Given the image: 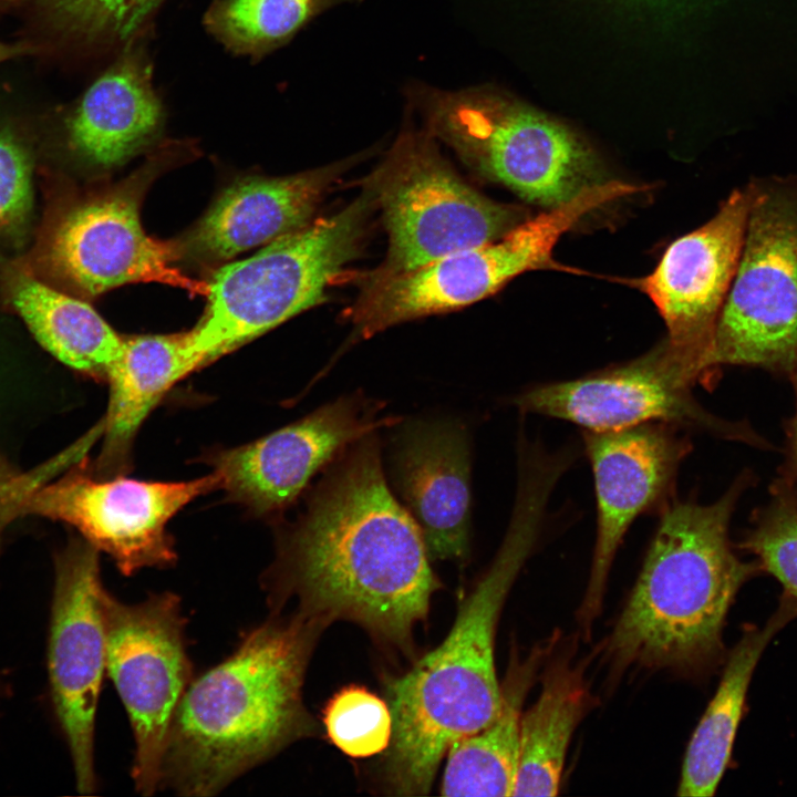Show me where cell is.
I'll use <instances>...</instances> for the list:
<instances>
[{"label": "cell", "mask_w": 797, "mask_h": 797, "mask_svg": "<svg viewBox=\"0 0 797 797\" xmlns=\"http://www.w3.org/2000/svg\"><path fill=\"white\" fill-rule=\"evenodd\" d=\"M328 466L262 577L271 614L293 600L324 625L351 621L408 653L441 583L417 524L387 485L376 431Z\"/></svg>", "instance_id": "cell-1"}, {"label": "cell", "mask_w": 797, "mask_h": 797, "mask_svg": "<svg viewBox=\"0 0 797 797\" xmlns=\"http://www.w3.org/2000/svg\"><path fill=\"white\" fill-rule=\"evenodd\" d=\"M556 485V476L547 469L519 472L505 538L487 571L459 604L448 634L404 674L386 682L393 733L383 782L390 794H428L448 748L496 717L501 704L495 665L497 624L515 580L536 548Z\"/></svg>", "instance_id": "cell-2"}, {"label": "cell", "mask_w": 797, "mask_h": 797, "mask_svg": "<svg viewBox=\"0 0 797 797\" xmlns=\"http://www.w3.org/2000/svg\"><path fill=\"white\" fill-rule=\"evenodd\" d=\"M325 627L299 612L271 614L227 659L193 680L169 728L161 787L184 796L216 795L312 735L302 685Z\"/></svg>", "instance_id": "cell-3"}, {"label": "cell", "mask_w": 797, "mask_h": 797, "mask_svg": "<svg viewBox=\"0 0 797 797\" xmlns=\"http://www.w3.org/2000/svg\"><path fill=\"white\" fill-rule=\"evenodd\" d=\"M752 479L743 473L711 504H664L636 581L601 645L612 675L643 669L698 679L725 660L728 610L762 570L757 560L736 556L728 530Z\"/></svg>", "instance_id": "cell-4"}, {"label": "cell", "mask_w": 797, "mask_h": 797, "mask_svg": "<svg viewBox=\"0 0 797 797\" xmlns=\"http://www.w3.org/2000/svg\"><path fill=\"white\" fill-rule=\"evenodd\" d=\"M375 209L363 187L338 213L221 267L208 283L206 310L190 330L196 351L208 363L321 303L359 255Z\"/></svg>", "instance_id": "cell-5"}, {"label": "cell", "mask_w": 797, "mask_h": 797, "mask_svg": "<svg viewBox=\"0 0 797 797\" xmlns=\"http://www.w3.org/2000/svg\"><path fill=\"white\" fill-rule=\"evenodd\" d=\"M408 97L434 138L529 201L552 208L600 182L593 157L566 128L486 89L417 83Z\"/></svg>", "instance_id": "cell-6"}, {"label": "cell", "mask_w": 797, "mask_h": 797, "mask_svg": "<svg viewBox=\"0 0 797 797\" xmlns=\"http://www.w3.org/2000/svg\"><path fill=\"white\" fill-rule=\"evenodd\" d=\"M629 194L628 183L599 182L495 241L411 271L366 275L350 311L354 337L366 339L405 321L464 308L525 271L556 266L552 250L565 232L590 211Z\"/></svg>", "instance_id": "cell-7"}, {"label": "cell", "mask_w": 797, "mask_h": 797, "mask_svg": "<svg viewBox=\"0 0 797 797\" xmlns=\"http://www.w3.org/2000/svg\"><path fill=\"white\" fill-rule=\"evenodd\" d=\"M737 268L706 366L797 369V177L755 179Z\"/></svg>", "instance_id": "cell-8"}, {"label": "cell", "mask_w": 797, "mask_h": 797, "mask_svg": "<svg viewBox=\"0 0 797 797\" xmlns=\"http://www.w3.org/2000/svg\"><path fill=\"white\" fill-rule=\"evenodd\" d=\"M389 235L375 273L411 271L447 255L495 241L522 222L524 211L466 184L427 132L400 134L365 180Z\"/></svg>", "instance_id": "cell-9"}, {"label": "cell", "mask_w": 797, "mask_h": 797, "mask_svg": "<svg viewBox=\"0 0 797 797\" xmlns=\"http://www.w3.org/2000/svg\"><path fill=\"white\" fill-rule=\"evenodd\" d=\"M106 672L125 706L135 742L132 778L142 795L161 788L162 762L173 717L193 681L180 600L153 593L124 603L101 597Z\"/></svg>", "instance_id": "cell-10"}, {"label": "cell", "mask_w": 797, "mask_h": 797, "mask_svg": "<svg viewBox=\"0 0 797 797\" xmlns=\"http://www.w3.org/2000/svg\"><path fill=\"white\" fill-rule=\"evenodd\" d=\"M700 366L665 338L648 353L586 376L539 384L513 400L524 414L563 420L587 432L665 423L764 447L753 429L705 410L693 395Z\"/></svg>", "instance_id": "cell-11"}, {"label": "cell", "mask_w": 797, "mask_h": 797, "mask_svg": "<svg viewBox=\"0 0 797 797\" xmlns=\"http://www.w3.org/2000/svg\"><path fill=\"white\" fill-rule=\"evenodd\" d=\"M220 488L213 472L182 482H149L80 473L41 484L23 499L21 515L66 522L106 552L124 576L176 560L168 521L187 504Z\"/></svg>", "instance_id": "cell-12"}, {"label": "cell", "mask_w": 797, "mask_h": 797, "mask_svg": "<svg viewBox=\"0 0 797 797\" xmlns=\"http://www.w3.org/2000/svg\"><path fill=\"white\" fill-rule=\"evenodd\" d=\"M158 166L149 163L126 179L72 204L56 222L46 263L56 279L93 297L133 282H161L207 294L208 283L175 266L176 248L146 235L139 207Z\"/></svg>", "instance_id": "cell-13"}, {"label": "cell", "mask_w": 797, "mask_h": 797, "mask_svg": "<svg viewBox=\"0 0 797 797\" xmlns=\"http://www.w3.org/2000/svg\"><path fill=\"white\" fill-rule=\"evenodd\" d=\"M103 589L99 550L86 540L73 539L55 557L48 674L81 794L97 787L94 728L106 671Z\"/></svg>", "instance_id": "cell-14"}, {"label": "cell", "mask_w": 797, "mask_h": 797, "mask_svg": "<svg viewBox=\"0 0 797 797\" xmlns=\"http://www.w3.org/2000/svg\"><path fill=\"white\" fill-rule=\"evenodd\" d=\"M597 501L592 562L577 621L588 640L601 614L615 553L642 514L667 501L679 468L691 452L683 429L665 423L583 432Z\"/></svg>", "instance_id": "cell-15"}, {"label": "cell", "mask_w": 797, "mask_h": 797, "mask_svg": "<svg viewBox=\"0 0 797 797\" xmlns=\"http://www.w3.org/2000/svg\"><path fill=\"white\" fill-rule=\"evenodd\" d=\"M358 395L340 397L255 442L215 453L209 462L231 500L258 515L289 506L319 469L361 436L391 425Z\"/></svg>", "instance_id": "cell-16"}, {"label": "cell", "mask_w": 797, "mask_h": 797, "mask_svg": "<svg viewBox=\"0 0 797 797\" xmlns=\"http://www.w3.org/2000/svg\"><path fill=\"white\" fill-rule=\"evenodd\" d=\"M749 195L735 189L698 229L676 239L638 281L661 314L667 341L704 375L716 324L743 246Z\"/></svg>", "instance_id": "cell-17"}, {"label": "cell", "mask_w": 797, "mask_h": 797, "mask_svg": "<svg viewBox=\"0 0 797 797\" xmlns=\"http://www.w3.org/2000/svg\"><path fill=\"white\" fill-rule=\"evenodd\" d=\"M470 453L465 427L451 420L413 421L392 442L391 472L431 560L469 556Z\"/></svg>", "instance_id": "cell-18"}, {"label": "cell", "mask_w": 797, "mask_h": 797, "mask_svg": "<svg viewBox=\"0 0 797 797\" xmlns=\"http://www.w3.org/2000/svg\"><path fill=\"white\" fill-rule=\"evenodd\" d=\"M144 37L115 54L68 114L69 146L93 167L112 169L124 165L163 130L165 110L153 82Z\"/></svg>", "instance_id": "cell-19"}, {"label": "cell", "mask_w": 797, "mask_h": 797, "mask_svg": "<svg viewBox=\"0 0 797 797\" xmlns=\"http://www.w3.org/2000/svg\"><path fill=\"white\" fill-rule=\"evenodd\" d=\"M342 164L284 177H247L229 185L187 238L203 260L220 261L267 245L310 222Z\"/></svg>", "instance_id": "cell-20"}, {"label": "cell", "mask_w": 797, "mask_h": 797, "mask_svg": "<svg viewBox=\"0 0 797 797\" xmlns=\"http://www.w3.org/2000/svg\"><path fill=\"white\" fill-rule=\"evenodd\" d=\"M190 331L124 338L105 380L110 386L103 422L100 477L116 476L128 465L136 433L168 390L203 366Z\"/></svg>", "instance_id": "cell-21"}, {"label": "cell", "mask_w": 797, "mask_h": 797, "mask_svg": "<svg viewBox=\"0 0 797 797\" xmlns=\"http://www.w3.org/2000/svg\"><path fill=\"white\" fill-rule=\"evenodd\" d=\"M559 642L540 670L538 698L521 714L513 796L558 794L572 735L594 706L586 673L589 659L576 660L575 640Z\"/></svg>", "instance_id": "cell-22"}, {"label": "cell", "mask_w": 797, "mask_h": 797, "mask_svg": "<svg viewBox=\"0 0 797 797\" xmlns=\"http://www.w3.org/2000/svg\"><path fill=\"white\" fill-rule=\"evenodd\" d=\"M560 640L559 632L520 656L511 648L501 704L484 728L456 741L446 753L444 796H513L519 763L520 720L529 690Z\"/></svg>", "instance_id": "cell-23"}, {"label": "cell", "mask_w": 797, "mask_h": 797, "mask_svg": "<svg viewBox=\"0 0 797 797\" xmlns=\"http://www.w3.org/2000/svg\"><path fill=\"white\" fill-rule=\"evenodd\" d=\"M797 617V600L783 594L763 627L746 625L726 655L722 679L683 759L679 796H713L728 765L753 672L768 643Z\"/></svg>", "instance_id": "cell-24"}, {"label": "cell", "mask_w": 797, "mask_h": 797, "mask_svg": "<svg viewBox=\"0 0 797 797\" xmlns=\"http://www.w3.org/2000/svg\"><path fill=\"white\" fill-rule=\"evenodd\" d=\"M12 302L49 353L79 372L105 380L124 339L90 304L30 277L15 282Z\"/></svg>", "instance_id": "cell-25"}, {"label": "cell", "mask_w": 797, "mask_h": 797, "mask_svg": "<svg viewBox=\"0 0 797 797\" xmlns=\"http://www.w3.org/2000/svg\"><path fill=\"white\" fill-rule=\"evenodd\" d=\"M361 0H215L206 30L228 51L258 59L289 42L322 12Z\"/></svg>", "instance_id": "cell-26"}, {"label": "cell", "mask_w": 797, "mask_h": 797, "mask_svg": "<svg viewBox=\"0 0 797 797\" xmlns=\"http://www.w3.org/2000/svg\"><path fill=\"white\" fill-rule=\"evenodd\" d=\"M164 0H39L61 41L89 53H117L146 35Z\"/></svg>", "instance_id": "cell-27"}, {"label": "cell", "mask_w": 797, "mask_h": 797, "mask_svg": "<svg viewBox=\"0 0 797 797\" xmlns=\"http://www.w3.org/2000/svg\"><path fill=\"white\" fill-rule=\"evenodd\" d=\"M322 722L329 741L354 758L385 753L391 743L393 720L387 702L361 686L337 692L323 710Z\"/></svg>", "instance_id": "cell-28"}, {"label": "cell", "mask_w": 797, "mask_h": 797, "mask_svg": "<svg viewBox=\"0 0 797 797\" xmlns=\"http://www.w3.org/2000/svg\"><path fill=\"white\" fill-rule=\"evenodd\" d=\"M794 484L780 478L773 497L755 516L742 546L756 556L762 570L774 576L784 594L797 600V503Z\"/></svg>", "instance_id": "cell-29"}, {"label": "cell", "mask_w": 797, "mask_h": 797, "mask_svg": "<svg viewBox=\"0 0 797 797\" xmlns=\"http://www.w3.org/2000/svg\"><path fill=\"white\" fill-rule=\"evenodd\" d=\"M32 201L28 155L21 144L0 128V236L24 226Z\"/></svg>", "instance_id": "cell-30"}, {"label": "cell", "mask_w": 797, "mask_h": 797, "mask_svg": "<svg viewBox=\"0 0 797 797\" xmlns=\"http://www.w3.org/2000/svg\"><path fill=\"white\" fill-rule=\"evenodd\" d=\"M45 470L32 475L21 474L0 457V499L27 495L45 479Z\"/></svg>", "instance_id": "cell-31"}, {"label": "cell", "mask_w": 797, "mask_h": 797, "mask_svg": "<svg viewBox=\"0 0 797 797\" xmlns=\"http://www.w3.org/2000/svg\"><path fill=\"white\" fill-rule=\"evenodd\" d=\"M791 381L794 383L797 402V369L790 373ZM787 456L783 469V479L795 484L797 480V405L796 414L790 421V425L787 432Z\"/></svg>", "instance_id": "cell-32"}, {"label": "cell", "mask_w": 797, "mask_h": 797, "mask_svg": "<svg viewBox=\"0 0 797 797\" xmlns=\"http://www.w3.org/2000/svg\"><path fill=\"white\" fill-rule=\"evenodd\" d=\"M24 496L0 499V527L20 516V508Z\"/></svg>", "instance_id": "cell-33"}, {"label": "cell", "mask_w": 797, "mask_h": 797, "mask_svg": "<svg viewBox=\"0 0 797 797\" xmlns=\"http://www.w3.org/2000/svg\"><path fill=\"white\" fill-rule=\"evenodd\" d=\"M28 52L24 45L0 43V63Z\"/></svg>", "instance_id": "cell-34"}, {"label": "cell", "mask_w": 797, "mask_h": 797, "mask_svg": "<svg viewBox=\"0 0 797 797\" xmlns=\"http://www.w3.org/2000/svg\"><path fill=\"white\" fill-rule=\"evenodd\" d=\"M11 1H12V0H0V8L7 6V4H8L9 2H11Z\"/></svg>", "instance_id": "cell-35"}, {"label": "cell", "mask_w": 797, "mask_h": 797, "mask_svg": "<svg viewBox=\"0 0 797 797\" xmlns=\"http://www.w3.org/2000/svg\"><path fill=\"white\" fill-rule=\"evenodd\" d=\"M2 692H3V680L1 679V673H0V694Z\"/></svg>", "instance_id": "cell-36"}, {"label": "cell", "mask_w": 797, "mask_h": 797, "mask_svg": "<svg viewBox=\"0 0 797 797\" xmlns=\"http://www.w3.org/2000/svg\"><path fill=\"white\" fill-rule=\"evenodd\" d=\"M793 494H794L795 500L797 503V489H795V485L793 486Z\"/></svg>", "instance_id": "cell-37"}, {"label": "cell", "mask_w": 797, "mask_h": 797, "mask_svg": "<svg viewBox=\"0 0 797 797\" xmlns=\"http://www.w3.org/2000/svg\"><path fill=\"white\" fill-rule=\"evenodd\" d=\"M534 449H538V448H534ZM527 451H531V449H527ZM527 451H524V452H527ZM541 451H544V449H541ZM524 452H521V453H524ZM521 453H520V454H521ZM520 454H519V455H520ZM556 454H558V453H556ZM558 455H560V454H558ZM560 456H562V455H560ZM562 457L567 460V458H566L565 456H562ZM567 462H568V460H567ZM568 465H569V462H568Z\"/></svg>", "instance_id": "cell-38"}]
</instances>
